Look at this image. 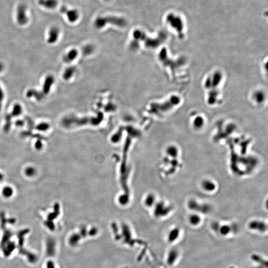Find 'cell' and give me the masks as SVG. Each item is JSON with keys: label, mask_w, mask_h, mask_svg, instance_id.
<instances>
[{"label": "cell", "mask_w": 268, "mask_h": 268, "mask_svg": "<svg viewBox=\"0 0 268 268\" xmlns=\"http://www.w3.org/2000/svg\"><path fill=\"white\" fill-rule=\"evenodd\" d=\"M133 37L137 41H142L145 46L148 48H156L166 41L167 36L165 32H161L155 38L149 37L141 29H136L133 32Z\"/></svg>", "instance_id": "cell-1"}, {"label": "cell", "mask_w": 268, "mask_h": 268, "mask_svg": "<svg viewBox=\"0 0 268 268\" xmlns=\"http://www.w3.org/2000/svg\"><path fill=\"white\" fill-rule=\"evenodd\" d=\"M103 115L102 113L99 112L95 116L78 117L74 115H69L66 116L62 120L63 125L66 127H71L76 125L79 126L83 124L97 125L102 120Z\"/></svg>", "instance_id": "cell-2"}, {"label": "cell", "mask_w": 268, "mask_h": 268, "mask_svg": "<svg viewBox=\"0 0 268 268\" xmlns=\"http://www.w3.org/2000/svg\"><path fill=\"white\" fill-rule=\"evenodd\" d=\"M109 24L119 28H124L127 26V22L124 18L115 15L98 17L94 20V27L99 29L104 28Z\"/></svg>", "instance_id": "cell-3"}, {"label": "cell", "mask_w": 268, "mask_h": 268, "mask_svg": "<svg viewBox=\"0 0 268 268\" xmlns=\"http://www.w3.org/2000/svg\"><path fill=\"white\" fill-rule=\"evenodd\" d=\"M166 20L167 23L170 25L172 28L175 29L176 31L178 30L179 34L181 35V33L183 28V25L181 19L179 17H176L174 15L171 14L167 15Z\"/></svg>", "instance_id": "cell-4"}, {"label": "cell", "mask_w": 268, "mask_h": 268, "mask_svg": "<svg viewBox=\"0 0 268 268\" xmlns=\"http://www.w3.org/2000/svg\"><path fill=\"white\" fill-rule=\"evenodd\" d=\"M27 7L24 4L19 5L17 10V20L18 25H24L28 22V18L27 16Z\"/></svg>", "instance_id": "cell-5"}, {"label": "cell", "mask_w": 268, "mask_h": 268, "mask_svg": "<svg viewBox=\"0 0 268 268\" xmlns=\"http://www.w3.org/2000/svg\"><path fill=\"white\" fill-rule=\"evenodd\" d=\"M60 12L66 15L69 22L71 23H74L79 19V13L76 9H69L67 7L63 6L60 8Z\"/></svg>", "instance_id": "cell-6"}, {"label": "cell", "mask_w": 268, "mask_h": 268, "mask_svg": "<svg viewBox=\"0 0 268 268\" xmlns=\"http://www.w3.org/2000/svg\"><path fill=\"white\" fill-rule=\"evenodd\" d=\"M248 225V228L250 230L261 233H265L268 229L267 223L262 220H252L249 222Z\"/></svg>", "instance_id": "cell-7"}, {"label": "cell", "mask_w": 268, "mask_h": 268, "mask_svg": "<svg viewBox=\"0 0 268 268\" xmlns=\"http://www.w3.org/2000/svg\"><path fill=\"white\" fill-rule=\"evenodd\" d=\"M201 187L204 191L207 192H213L217 188L215 182L208 179L203 180L201 183Z\"/></svg>", "instance_id": "cell-8"}, {"label": "cell", "mask_w": 268, "mask_h": 268, "mask_svg": "<svg viewBox=\"0 0 268 268\" xmlns=\"http://www.w3.org/2000/svg\"><path fill=\"white\" fill-rule=\"evenodd\" d=\"M60 30L57 27H52L50 28L48 33L47 42L49 44H54L56 42L59 36Z\"/></svg>", "instance_id": "cell-9"}, {"label": "cell", "mask_w": 268, "mask_h": 268, "mask_svg": "<svg viewBox=\"0 0 268 268\" xmlns=\"http://www.w3.org/2000/svg\"><path fill=\"white\" fill-rule=\"evenodd\" d=\"M54 82L55 79L53 76L48 75L46 77L43 83L42 89V92L45 95L48 94L49 93Z\"/></svg>", "instance_id": "cell-10"}, {"label": "cell", "mask_w": 268, "mask_h": 268, "mask_svg": "<svg viewBox=\"0 0 268 268\" xmlns=\"http://www.w3.org/2000/svg\"><path fill=\"white\" fill-rule=\"evenodd\" d=\"M179 254L176 249H172L168 253L167 256V263L169 266L173 265L178 259Z\"/></svg>", "instance_id": "cell-11"}, {"label": "cell", "mask_w": 268, "mask_h": 268, "mask_svg": "<svg viewBox=\"0 0 268 268\" xmlns=\"http://www.w3.org/2000/svg\"><path fill=\"white\" fill-rule=\"evenodd\" d=\"M180 230L178 227L171 229L167 235V240L169 243H173L177 241L180 235Z\"/></svg>", "instance_id": "cell-12"}, {"label": "cell", "mask_w": 268, "mask_h": 268, "mask_svg": "<svg viewBox=\"0 0 268 268\" xmlns=\"http://www.w3.org/2000/svg\"><path fill=\"white\" fill-rule=\"evenodd\" d=\"M79 55V52L76 49L69 50L63 57V61L66 63H71L76 59Z\"/></svg>", "instance_id": "cell-13"}, {"label": "cell", "mask_w": 268, "mask_h": 268, "mask_svg": "<svg viewBox=\"0 0 268 268\" xmlns=\"http://www.w3.org/2000/svg\"><path fill=\"white\" fill-rule=\"evenodd\" d=\"M26 95L27 98H34L36 99L37 100L41 101L44 98L45 94L43 93V92L38 91L36 89H30L27 91Z\"/></svg>", "instance_id": "cell-14"}, {"label": "cell", "mask_w": 268, "mask_h": 268, "mask_svg": "<svg viewBox=\"0 0 268 268\" xmlns=\"http://www.w3.org/2000/svg\"><path fill=\"white\" fill-rule=\"evenodd\" d=\"M233 227L229 225H220L219 224L218 229L217 232L220 234L222 236H227V235L230 234L232 232H233Z\"/></svg>", "instance_id": "cell-15"}, {"label": "cell", "mask_w": 268, "mask_h": 268, "mask_svg": "<svg viewBox=\"0 0 268 268\" xmlns=\"http://www.w3.org/2000/svg\"><path fill=\"white\" fill-rule=\"evenodd\" d=\"M38 4L42 7L48 9H53L57 6V0H38Z\"/></svg>", "instance_id": "cell-16"}, {"label": "cell", "mask_w": 268, "mask_h": 268, "mask_svg": "<svg viewBox=\"0 0 268 268\" xmlns=\"http://www.w3.org/2000/svg\"><path fill=\"white\" fill-rule=\"evenodd\" d=\"M188 222L190 225L194 227H196L200 225L202 222V217L199 215V213H194L189 215Z\"/></svg>", "instance_id": "cell-17"}, {"label": "cell", "mask_w": 268, "mask_h": 268, "mask_svg": "<svg viewBox=\"0 0 268 268\" xmlns=\"http://www.w3.org/2000/svg\"><path fill=\"white\" fill-rule=\"evenodd\" d=\"M76 71V69L74 67H69L66 68L63 73V79L66 81L69 80L74 76Z\"/></svg>", "instance_id": "cell-18"}, {"label": "cell", "mask_w": 268, "mask_h": 268, "mask_svg": "<svg viewBox=\"0 0 268 268\" xmlns=\"http://www.w3.org/2000/svg\"><path fill=\"white\" fill-rule=\"evenodd\" d=\"M22 106L18 103H16L13 105L11 115L14 117L20 116V115L22 114Z\"/></svg>", "instance_id": "cell-19"}, {"label": "cell", "mask_w": 268, "mask_h": 268, "mask_svg": "<svg viewBox=\"0 0 268 268\" xmlns=\"http://www.w3.org/2000/svg\"><path fill=\"white\" fill-rule=\"evenodd\" d=\"M204 123L205 122L203 121V119L201 118H201L200 117H197L194 119L193 122V125L194 127L196 128H201L203 126V125Z\"/></svg>", "instance_id": "cell-20"}, {"label": "cell", "mask_w": 268, "mask_h": 268, "mask_svg": "<svg viewBox=\"0 0 268 268\" xmlns=\"http://www.w3.org/2000/svg\"><path fill=\"white\" fill-rule=\"evenodd\" d=\"M49 125L47 123H41L38 124L37 126V129L41 131H45L47 130L49 128Z\"/></svg>", "instance_id": "cell-21"}, {"label": "cell", "mask_w": 268, "mask_h": 268, "mask_svg": "<svg viewBox=\"0 0 268 268\" xmlns=\"http://www.w3.org/2000/svg\"><path fill=\"white\" fill-rule=\"evenodd\" d=\"M93 51V47L92 45H87L83 49V52L85 55H89Z\"/></svg>", "instance_id": "cell-22"}, {"label": "cell", "mask_w": 268, "mask_h": 268, "mask_svg": "<svg viewBox=\"0 0 268 268\" xmlns=\"http://www.w3.org/2000/svg\"><path fill=\"white\" fill-rule=\"evenodd\" d=\"M4 98V93L1 86H0V111L2 108V102Z\"/></svg>", "instance_id": "cell-23"}, {"label": "cell", "mask_w": 268, "mask_h": 268, "mask_svg": "<svg viewBox=\"0 0 268 268\" xmlns=\"http://www.w3.org/2000/svg\"><path fill=\"white\" fill-rule=\"evenodd\" d=\"M4 193L5 194V196H8L11 195V194H12L11 189L10 188L5 189V190L4 191Z\"/></svg>", "instance_id": "cell-24"}, {"label": "cell", "mask_w": 268, "mask_h": 268, "mask_svg": "<svg viewBox=\"0 0 268 268\" xmlns=\"http://www.w3.org/2000/svg\"><path fill=\"white\" fill-rule=\"evenodd\" d=\"M15 124H16L17 126H22L23 124H24V122L22 120H18L15 123Z\"/></svg>", "instance_id": "cell-25"}, {"label": "cell", "mask_w": 268, "mask_h": 268, "mask_svg": "<svg viewBox=\"0 0 268 268\" xmlns=\"http://www.w3.org/2000/svg\"><path fill=\"white\" fill-rule=\"evenodd\" d=\"M4 69V65L2 62H0V72H2Z\"/></svg>", "instance_id": "cell-26"}, {"label": "cell", "mask_w": 268, "mask_h": 268, "mask_svg": "<svg viewBox=\"0 0 268 268\" xmlns=\"http://www.w3.org/2000/svg\"><path fill=\"white\" fill-rule=\"evenodd\" d=\"M104 1H110V0H104Z\"/></svg>", "instance_id": "cell-27"}]
</instances>
